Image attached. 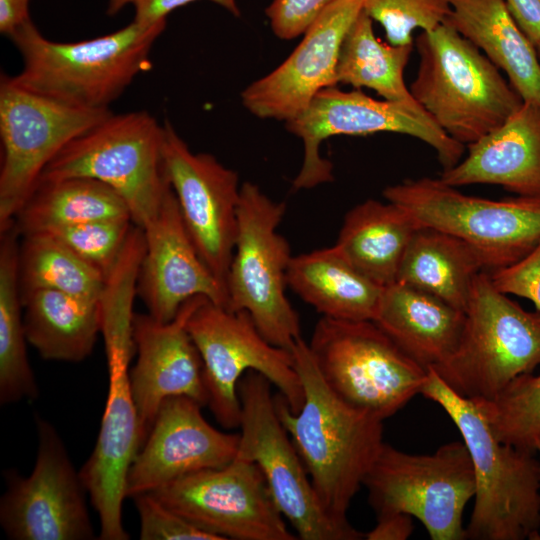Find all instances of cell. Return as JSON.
Returning <instances> with one entry per match:
<instances>
[{
	"label": "cell",
	"mask_w": 540,
	"mask_h": 540,
	"mask_svg": "<svg viewBox=\"0 0 540 540\" xmlns=\"http://www.w3.org/2000/svg\"><path fill=\"white\" fill-rule=\"evenodd\" d=\"M364 0H336L303 33L278 67L241 93L244 107L263 119L285 122L302 113L318 92L336 86L341 44Z\"/></svg>",
	"instance_id": "ac0fdd59"
},
{
	"label": "cell",
	"mask_w": 540,
	"mask_h": 540,
	"mask_svg": "<svg viewBox=\"0 0 540 540\" xmlns=\"http://www.w3.org/2000/svg\"><path fill=\"white\" fill-rule=\"evenodd\" d=\"M336 0H272L266 15L274 34L290 40L303 34L315 19Z\"/></svg>",
	"instance_id": "74e56055"
},
{
	"label": "cell",
	"mask_w": 540,
	"mask_h": 540,
	"mask_svg": "<svg viewBox=\"0 0 540 540\" xmlns=\"http://www.w3.org/2000/svg\"><path fill=\"white\" fill-rule=\"evenodd\" d=\"M132 499L140 519L141 540H221L166 507L151 493Z\"/></svg>",
	"instance_id": "8d00e7d4"
},
{
	"label": "cell",
	"mask_w": 540,
	"mask_h": 540,
	"mask_svg": "<svg viewBox=\"0 0 540 540\" xmlns=\"http://www.w3.org/2000/svg\"><path fill=\"white\" fill-rule=\"evenodd\" d=\"M197 0H134V21L143 24H155L166 20L169 13ZM225 8L235 16L240 15L236 0H208Z\"/></svg>",
	"instance_id": "ab89813d"
},
{
	"label": "cell",
	"mask_w": 540,
	"mask_h": 540,
	"mask_svg": "<svg viewBox=\"0 0 540 540\" xmlns=\"http://www.w3.org/2000/svg\"><path fill=\"white\" fill-rule=\"evenodd\" d=\"M535 47H536V51L540 60V41L535 45Z\"/></svg>",
	"instance_id": "bcb514c9"
},
{
	"label": "cell",
	"mask_w": 540,
	"mask_h": 540,
	"mask_svg": "<svg viewBox=\"0 0 540 540\" xmlns=\"http://www.w3.org/2000/svg\"><path fill=\"white\" fill-rule=\"evenodd\" d=\"M201 407L186 396L163 401L130 467L127 497L152 492L191 473L224 467L235 458L239 433L210 425Z\"/></svg>",
	"instance_id": "d6986e66"
},
{
	"label": "cell",
	"mask_w": 540,
	"mask_h": 540,
	"mask_svg": "<svg viewBox=\"0 0 540 540\" xmlns=\"http://www.w3.org/2000/svg\"><path fill=\"white\" fill-rule=\"evenodd\" d=\"M363 11L378 22L393 45L414 44L413 32L431 31L451 12L450 0H364Z\"/></svg>",
	"instance_id": "e575fe53"
},
{
	"label": "cell",
	"mask_w": 540,
	"mask_h": 540,
	"mask_svg": "<svg viewBox=\"0 0 540 540\" xmlns=\"http://www.w3.org/2000/svg\"><path fill=\"white\" fill-rule=\"evenodd\" d=\"M501 442L534 452L540 439V374H523L490 400H472Z\"/></svg>",
	"instance_id": "836d02e7"
},
{
	"label": "cell",
	"mask_w": 540,
	"mask_h": 540,
	"mask_svg": "<svg viewBox=\"0 0 540 540\" xmlns=\"http://www.w3.org/2000/svg\"><path fill=\"white\" fill-rule=\"evenodd\" d=\"M291 353L303 386V403L293 413L279 395L276 410L321 504L335 520L348 524L351 501L384 444L383 421L333 392L302 337Z\"/></svg>",
	"instance_id": "6da1fadb"
},
{
	"label": "cell",
	"mask_w": 540,
	"mask_h": 540,
	"mask_svg": "<svg viewBox=\"0 0 540 540\" xmlns=\"http://www.w3.org/2000/svg\"><path fill=\"white\" fill-rule=\"evenodd\" d=\"M421 227L401 206L368 199L346 213L335 245L360 272L386 287L396 282L403 255Z\"/></svg>",
	"instance_id": "4316f807"
},
{
	"label": "cell",
	"mask_w": 540,
	"mask_h": 540,
	"mask_svg": "<svg viewBox=\"0 0 540 540\" xmlns=\"http://www.w3.org/2000/svg\"><path fill=\"white\" fill-rule=\"evenodd\" d=\"M30 0H0V32L10 36L28 21Z\"/></svg>",
	"instance_id": "7bdbcfd3"
},
{
	"label": "cell",
	"mask_w": 540,
	"mask_h": 540,
	"mask_svg": "<svg viewBox=\"0 0 540 540\" xmlns=\"http://www.w3.org/2000/svg\"><path fill=\"white\" fill-rule=\"evenodd\" d=\"M383 196L422 227L468 243L486 270L514 264L540 242V194L493 200L464 194L440 178L422 177L388 186Z\"/></svg>",
	"instance_id": "ba28073f"
},
{
	"label": "cell",
	"mask_w": 540,
	"mask_h": 540,
	"mask_svg": "<svg viewBox=\"0 0 540 540\" xmlns=\"http://www.w3.org/2000/svg\"><path fill=\"white\" fill-rule=\"evenodd\" d=\"M70 177L91 178L111 187L126 202L133 224L143 228L172 191L164 125L146 111L111 113L71 140L39 180Z\"/></svg>",
	"instance_id": "5b68a950"
},
{
	"label": "cell",
	"mask_w": 540,
	"mask_h": 540,
	"mask_svg": "<svg viewBox=\"0 0 540 540\" xmlns=\"http://www.w3.org/2000/svg\"><path fill=\"white\" fill-rule=\"evenodd\" d=\"M131 219L126 202L91 178L39 180L13 219L20 236L98 220Z\"/></svg>",
	"instance_id": "f546056e"
},
{
	"label": "cell",
	"mask_w": 540,
	"mask_h": 540,
	"mask_svg": "<svg viewBox=\"0 0 540 540\" xmlns=\"http://www.w3.org/2000/svg\"><path fill=\"white\" fill-rule=\"evenodd\" d=\"M535 452H537L539 454L538 462H539V474H540V439L538 440V442L536 444Z\"/></svg>",
	"instance_id": "f6af8a7d"
},
{
	"label": "cell",
	"mask_w": 540,
	"mask_h": 540,
	"mask_svg": "<svg viewBox=\"0 0 540 540\" xmlns=\"http://www.w3.org/2000/svg\"><path fill=\"white\" fill-rule=\"evenodd\" d=\"M142 229L145 251L136 290L149 315L160 322H169L196 296L227 307L226 287L199 255L173 189L157 215Z\"/></svg>",
	"instance_id": "44dd1931"
},
{
	"label": "cell",
	"mask_w": 540,
	"mask_h": 540,
	"mask_svg": "<svg viewBox=\"0 0 540 540\" xmlns=\"http://www.w3.org/2000/svg\"><path fill=\"white\" fill-rule=\"evenodd\" d=\"M38 449L31 474L5 472L0 524L13 540H90L95 531L88 495L68 451L48 421L37 418Z\"/></svg>",
	"instance_id": "9a60e30c"
},
{
	"label": "cell",
	"mask_w": 540,
	"mask_h": 540,
	"mask_svg": "<svg viewBox=\"0 0 540 540\" xmlns=\"http://www.w3.org/2000/svg\"><path fill=\"white\" fill-rule=\"evenodd\" d=\"M446 20L500 70L525 102H540V60L535 45L504 0H450Z\"/></svg>",
	"instance_id": "d4e9b609"
},
{
	"label": "cell",
	"mask_w": 540,
	"mask_h": 540,
	"mask_svg": "<svg viewBox=\"0 0 540 540\" xmlns=\"http://www.w3.org/2000/svg\"><path fill=\"white\" fill-rule=\"evenodd\" d=\"M414 42L419 66L410 92L459 143L476 142L523 104L500 69L447 21L421 32Z\"/></svg>",
	"instance_id": "277c9868"
},
{
	"label": "cell",
	"mask_w": 540,
	"mask_h": 540,
	"mask_svg": "<svg viewBox=\"0 0 540 540\" xmlns=\"http://www.w3.org/2000/svg\"><path fill=\"white\" fill-rule=\"evenodd\" d=\"M377 516L405 513L432 540H465L463 512L475 495V477L463 441L432 454H410L384 443L363 482Z\"/></svg>",
	"instance_id": "8fae6325"
},
{
	"label": "cell",
	"mask_w": 540,
	"mask_h": 540,
	"mask_svg": "<svg viewBox=\"0 0 540 540\" xmlns=\"http://www.w3.org/2000/svg\"><path fill=\"white\" fill-rule=\"evenodd\" d=\"M412 516L393 513L378 517L376 525L366 534L367 540H406L413 532Z\"/></svg>",
	"instance_id": "60d3db41"
},
{
	"label": "cell",
	"mask_w": 540,
	"mask_h": 540,
	"mask_svg": "<svg viewBox=\"0 0 540 540\" xmlns=\"http://www.w3.org/2000/svg\"><path fill=\"white\" fill-rule=\"evenodd\" d=\"M111 113L54 100L1 76L0 230L13 222L49 162Z\"/></svg>",
	"instance_id": "4fadbf2b"
},
{
	"label": "cell",
	"mask_w": 540,
	"mask_h": 540,
	"mask_svg": "<svg viewBox=\"0 0 540 540\" xmlns=\"http://www.w3.org/2000/svg\"><path fill=\"white\" fill-rule=\"evenodd\" d=\"M149 493L221 540L298 538L288 529L258 466L237 456L224 467L185 475Z\"/></svg>",
	"instance_id": "2e32d148"
},
{
	"label": "cell",
	"mask_w": 540,
	"mask_h": 540,
	"mask_svg": "<svg viewBox=\"0 0 540 540\" xmlns=\"http://www.w3.org/2000/svg\"><path fill=\"white\" fill-rule=\"evenodd\" d=\"M487 271L480 254L462 239L429 227L413 235L396 282L438 297L465 312L476 276Z\"/></svg>",
	"instance_id": "f1b7e54d"
},
{
	"label": "cell",
	"mask_w": 540,
	"mask_h": 540,
	"mask_svg": "<svg viewBox=\"0 0 540 540\" xmlns=\"http://www.w3.org/2000/svg\"><path fill=\"white\" fill-rule=\"evenodd\" d=\"M109 387L97 441L79 473L100 520L101 540H127L122 522L130 467L142 446L129 363L107 361Z\"/></svg>",
	"instance_id": "7402d4cb"
},
{
	"label": "cell",
	"mask_w": 540,
	"mask_h": 540,
	"mask_svg": "<svg viewBox=\"0 0 540 540\" xmlns=\"http://www.w3.org/2000/svg\"><path fill=\"white\" fill-rule=\"evenodd\" d=\"M489 273L499 291L528 299L540 311V242L519 261Z\"/></svg>",
	"instance_id": "f35d334b"
},
{
	"label": "cell",
	"mask_w": 540,
	"mask_h": 540,
	"mask_svg": "<svg viewBox=\"0 0 540 540\" xmlns=\"http://www.w3.org/2000/svg\"><path fill=\"white\" fill-rule=\"evenodd\" d=\"M460 187L493 184L516 195L540 194V102H523L501 126L468 145L439 177Z\"/></svg>",
	"instance_id": "603a6c76"
},
{
	"label": "cell",
	"mask_w": 540,
	"mask_h": 540,
	"mask_svg": "<svg viewBox=\"0 0 540 540\" xmlns=\"http://www.w3.org/2000/svg\"><path fill=\"white\" fill-rule=\"evenodd\" d=\"M373 322L411 359L435 368L455 351L465 312L404 283L384 287Z\"/></svg>",
	"instance_id": "cb8c5ba5"
},
{
	"label": "cell",
	"mask_w": 540,
	"mask_h": 540,
	"mask_svg": "<svg viewBox=\"0 0 540 540\" xmlns=\"http://www.w3.org/2000/svg\"><path fill=\"white\" fill-rule=\"evenodd\" d=\"M308 345L333 392L382 421L420 394L427 379L428 369L406 355L373 321L322 317Z\"/></svg>",
	"instance_id": "9c48e42d"
},
{
	"label": "cell",
	"mask_w": 540,
	"mask_h": 540,
	"mask_svg": "<svg viewBox=\"0 0 540 540\" xmlns=\"http://www.w3.org/2000/svg\"><path fill=\"white\" fill-rule=\"evenodd\" d=\"M285 123L304 144L303 164L292 183L294 190L333 180V166L319 152L321 143L332 136L408 135L433 148L443 170L456 165L465 151V145L448 136L420 105L376 100L360 89H322L302 113Z\"/></svg>",
	"instance_id": "5bb4252c"
},
{
	"label": "cell",
	"mask_w": 540,
	"mask_h": 540,
	"mask_svg": "<svg viewBox=\"0 0 540 540\" xmlns=\"http://www.w3.org/2000/svg\"><path fill=\"white\" fill-rule=\"evenodd\" d=\"M286 204L260 188L241 185L238 227L226 279L227 309L247 311L273 345L291 351L301 338L300 320L286 296L292 259L289 244L278 232Z\"/></svg>",
	"instance_id": "52a82bcc"
},
{
	"label": "cell",
	"mask_w": 540,
	"mask_h": 540,
	"mask_svg": "<svg viewBox=\"0 0 540 540\" xmlns=\"http://www.w3.org/2000/svg\"><path fill=\"white\" fill-rule=\"evenodd\" d=\"M540 365V311H526L499 291L488 271L473 283L460 341L432 368L457 394L490 400Z\"/></svg>",
	"instance_id": "8992f818"
},
{
	"label": "cell",
	"mask_w": 540,
	"mask_h": 540,
	"mask_svg": "<svg viewBox=\"0 0 540 540\" xmlns=\"http://www.w3.org/2000/svg\"><path fill=\"white\" fill-rule=\"evenodd\" d=\"M21 237L18 277L21 292L49 289L98 302L105 276L49 233Z\"/></svg>",
	"instance_id": "d6a6232c"
},
{
	"label": "cell",
	"mask_w": 540,
	"mask_h": 540,
	"mask_svg": "<svg viewBox=\"0 0 540 540\" xmlns=\"http://www.w3.org/2000/svg\"><path fill=\"white\" fill-rule=\"evenodd\" d=\"M0 403L38 397L29 363L18 277L20 235L14 223L0 230Z\"/></svg>",
	"instance_id": "4dcf8cb0"
},
{
	"label": "cell",
	"mask_w": 540,
	"mask_h": 540,
	"mask_svg": "<svg viewBox=\"0 0 540 540\" xmlns=\"http://www.w3.org/2000/svg\"><path fill=\"white\" fill-rule=\"evenodd\" d=\"M164 157L186 229L203 261L225 285L233 257L241 186L213 155L193 153L169 122Z\"/></svg>",
	"instance_id": "e0dca14e"
},
{
	"label": "cell",
	"mask_w": 540,
	"mask_h": 540,
	"mask_svg": "<svg viewBox=\"0 0 540 540\" xmlns=\"http://www.w3.org/2000/svg\"><path fill=\"white\" fill-rule=\"evenodd\" d=\"M133 1L134 0H107V13L109 15H115L127 5L132 4Z\"/></svg>",
	"instance_id": "ee69618b"
},
{
	"label": "cell",
	"mask_w": 540,
	"mask_h": 540,
	"mask_svg": "<svg viewBox=\"0 0 540 540\" xmlns=\"http://www.w3.org/2000/svg\"><path fill=\"white\" fill-rule=\"evenodd\" d=\"M512 17L536 45L540 41V0H504Z\"/></svg>",
	"instance_id": "b9f144b4"
},
{
	"label": "cell",
	"mask_w": 540,
	"mask_h": 540,
	"mask_svg": "<svg viewBox=\"0 0 540 540\" xmlns=\"http://www.w3.org/2000/svg\"><path fill=\"white\" fill-rule=\"evenodd\" d=\"M203 363L208 403L224 428H239L238 384L256 371L274 385L293 413L303 403V386L291 351L270 343L247 311H231L206 299L186 324Z\"/></svg>",
	"instance_id": "30bf717a"
},
{
	"label": "cell",
	"mask_w": 540,
	"mask_h": 540,
	"mask_svg": "<svg viewBox=\"0 0 540 540\" xmlns=\"http://www.w3.org/2000/svg\"><path fill=\"white\" fill-rule=\"evenodd\" d=\"M287 283L323 317L346 321H373L384 290L336 245L293 256Z\"/></svg>",
	"instance_id": "484cf974"
},
{
	"label": "cell",
	"mask_w": 540,
	"mask_h": 540,
	"mask_svg": "<svg viewBox=\"0 0 540 540\" xmlns=\"http://www.w3.org/2000/svg\"><path fill=\"white\" fill-rule=\"evenodd\" d=\"M271 383L248 371L239 381L241 401L236 456L260 469L277 508L302 540H360L364 534L335 520L321 504L277 410Z\"/></svg>",
	"instance_id": "7c38bea8"
},
{
	"label": "cell",
	"mask_w": 540,
	"mask_h": 540,
	"mask_svg": "<svg viewBox=\"0 0 540 540\" xmlns=\"http://www.w3.org/2000/svg\"><path fill=\"white\" fill-rule=\"evenodd\" d=\"M420 394L442 407L470 454L475 501L466 539L540 540V474L534 452L498 440L475 402L457 394L432 368Z\"/></svg>",
	"instance_id": "3957f363"
},
{
	"label": "cell",
	"mask_w": 540,
	"mask_h": 540,
	"mask_svg": "<svg viewBox=\"0 0 540 540\" xmlns=\"http://www.w3.org/2000/svg\"><path fill=\"white\" fill-rule=\"evenodd\" d=\"M414 44L393 45L380 40L373 29V20L362 10L341 44L337 68V84L355 89L366 87L383 99L417 106L404 81V70Z\"/></svg>",
	"instance_id": "1f68e13d"
},
{
	"label": "cell",
	"mask_w": 540,
	"mask_h": 540,
	"mask_svg": "<svg viewBox=\"0 0 540 540\" xmlns=\"http://www.w3.org/2000/svg\"><path fill=\"white\" fill-rule=\"evenodd\" d=\"M130 219L98 220L64 226L49 233L104 276L118 259L133 227Z\"/></svg>",
	"instance_id": "d590c367"
},
{
	"label": "cell",
	"mask_w": 540,
	"mask_h": 540,
	"mask_svg": "<svg viewBox=\"0 0 540 540\" xmlns=\"http://www.w3.org/2000/svg\"><path fill=\"white\" fill-rule=\"evenodd\" d=\"M206 299L204 296L191 298L176 317L166 323L149 314H134L137 360L129 371V385L142 445L165 399L186 396L202 406L208 403L203 363L186 327L192 312Z\"/></svg>",
	"instance_id": "ffe728a7"
},
{
	"label": "cell",
	"mask_w": 540,
	"mask_h": 540,
	"mask_svg": "<svg viewBox=\"0 0 540 540\" xmlns=\"http://www.w3.org/2000/svg\"><path fill=\"white\" fill-rule=\"evenodd\" d=\"M27 341L45 360L81 362L100 333L96 301L49 289L21 292Z\"/></svg>",
	"instance_id": "83f0119b"
},
{
	"label": "cell",
	"mask_w": 540,
	"mask_h": 540,
	"mask_svg": "<svg viewBox=\"0 0 540 540\" xmlns=\"http://www.w3.org/2000/svg\"><path fill=\"white\" fill-rule=\"evenodd\" d=\"M166 28L132 21L93 39L55 42L31 19L10 36L23 68L13 80L26 89L86 109H109L141 72L151 67L150 51Z\"/></svg>",
	"instance_id": "7a4b0ae2"
}]
</instances>
